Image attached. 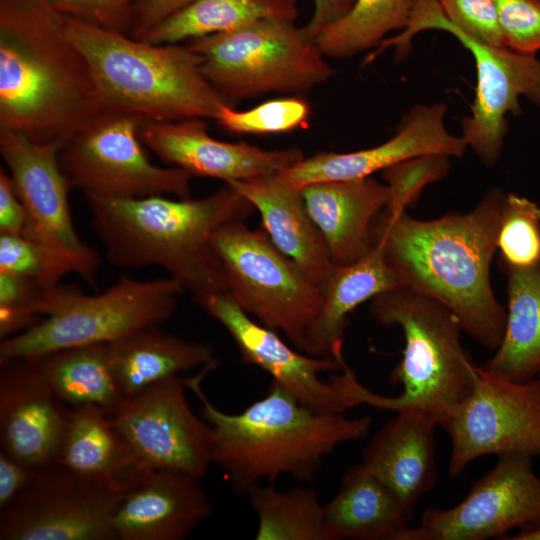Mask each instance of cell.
<instances>
[{
  "instance_id": "33",
  "label": "cell",
  "mask_w": 540,
  "mask_h": 540,
  "mask_svg": "<svg viewBox=\"0 0 540 540\" xmlns=\"http://www.w3.org/2000/svg\"><path fill=\"white\" fill-rule=\"evenodd\" d=\"M416 0H355L349 11L322 28L314 40L329 58L345 59L378 47L392 31L404 30Z\"/></svg>"
},
{
  "instance_id": "4",
  "label": "cell",
  "mask_w": 540,
  "mask_h": 540,
  "mask_svg": "<svg viewBox=\"0 0 540 540\" xmlns=\"http://www.w3.org/2000/svg\"><path fill=\"white\" fill-rule=\"evenodd\" d=\"M217 364L204 365L185 384L200 399L202 417L214 430L212 464L224 472L239 495L246 496L261 480L273 484L283 475L311 482L338 445L364 439L370 431L369 416L317 413L274 381L264 397L242 412L225 413L209 401L201 387Z\"/></svg>"
},
{
  "instance_id": "12",
  "label": "cell",
  "mask_w": 540,
  "mask_h": 540,
  "mask_svg": "<svg viewBox=\"0 0 540 540\" xmlns=\"http://www.w3.org/2000/svg\"><path fill=\"white\" fill-rule=\"evenodd\" d=\"M476 371L470 395L439 425L451 440L452 477L484 455L540 456V378L518 383Z\"/></svg>"
},
{
  "instance_id": "16",
  "label": "cell",
  "mask_w": 540,
  "mask_h": 540,
  "mask_svg": "<svg viewBox=\"0 0 540 540\" xmlns=\"http://www.w3.org/2000/svg\"><path fill=\"white\" fill-rule=\"evenodd\" d=\"M185 379L173 376L129 397L112 416L141 464L202 479L212 464L214 430L191 409Z\"/></svg>"
},
{
  "instance_id": "23",
  "label": "cell",
  "mask_w": 540,
  "mask_h": 540,
  "mask_svg": "<svg viewBox=\"0 0 540 540\" xmlns=\"http://www.w3.org/2000/svg\"><path fill=\"white\" fill-rule=\"evenodd\" d=\"M334 265H349L372 248L371 226L389 198L386 184L372 177L322 181L301 190Z\"/></svg>"
},
{
  "instance_id": "17",
  "label": "cell",
  "mask_w": 540,
  "mask_h": 540,
  "mask_svg": "<svg viewBox=\"0 0 540 540\" xmlns=\"http://www.w3.org/2000/svg\"><path fill=\"white\" fill-rule=\"evenodd\" d=\"M199 306L228 331L245 363L266 371L304 406L320 414H341L356 406L341 374L328 382L320 378L323 372L343 369V354L314 357L292 349L276 330L252 320L228 293L210 296Z\"/></svg>"
},
{
  "instance_id": "30",
  "label": "cell",
  "mask_w": 540,
  "mask_h": 540,
  "mask_svg": "<svg viewBox=\"0 0 540 540\" xmlns=\"http://www.w3.org/2000/svg\"><path fill=\"white\" fill-rule=\"evenodd\" d=\"M32 360L69 406L93 404L113 416L126 400L114 376L109 343L63 348Z\"/></svg>"
},
{
  "instance_id": "1",
  "label": "cell",
  "mask_w": 540,
  "mask_h": 540,
  "mask_svg": "<svg viewBox=\"0 0 540 540\" xmlns=\"http://www.w3.org/2000/svg\"><path fill=\"white\" fill-rule=\"evenodd\" d=\"M505 197L493 188L472 211L428 221L384 208L371 226L372 244L403 287L441 302L464 332L490 350L501 344L507 316L490 282Z\"/></svg>"
},
{
  "instance_id": "28",
  "label": "cell",
  "mask_w": 540,
  "mask_h": 540,
  "mask_svg": "<svg viewBox=\"0 0 540 540\" xmlns=\"http://www.w3.org/2000/svg\"><path fill=\"white\" fill-rule=\"evenodd\" d=\"M115 379L127 398L164 379L217 361L214 348L156 328L109 343Z\"/></svg>"
},
{
  "instance_id": "45",
  "label": "cell",
  "mask_w": 540,
  "mask_h": 540,
  "mask_svg": "<svg viewBox=\"0 0 540 540\" xmlns=\"http://www.w3.org/2000/svg\"><path fill=\"white\" fill-rule=\"evenodd\" d=\"M314 10L305 29L314 39L325 26L335 22L346 14L355 0H312Z\"/></svg>"
},
{
  "instance_id": "13",
  "label": "cell",
  "mask_w": 540,
  "mask_h": 540,
  "mask_svg": "<svg viewBox=\"0 0 540 540\" xmlns=\"http://www.w3.org/2000/svg\"><path fill=\"white\" fill-rule=\"evenodd\" d=\"M125 493L58 463L40 468L28 487L0 510V540H117L113 517Z\"/></svg>"
},
{
  "instance_id": "42",
  "label": "cell",
  "mask_w": 540,
  "mask_h": 540,
  "mask_svg": "<svg viewBox=\"0 0 540 540\" xmlns=\"http://www.w3.org/2000/svg\"><path fill=\"white\" fill-rule=\"evenodd\" d=\"M195 0H136L129 36L141 39L155 25Z\"/></svg>"
},
{
  "instance_id": "35",
  "label": "cell",
  "mask_w": 540,
  "mask_h": 540,
  "mask_svg": "<svg viewBox=\"0 0 540 540\" xmlns=\"http://www.w3.org/2000/svg\"><path fill=\"white\" fill-rule=\"evenodd\" d=\"M309 103L299 95L277 98L249 110L238 111L223 106L216 118L226 131L235 134H277L304 126L310 117Z\"/></svg>"
},
{
  "instance_id": "38",
  "label": "cell",
  "mask_w": 540,
  "mask_h": 540,
  "mask_svg": "<svg viewBox=\"0 0 540 540\" xmlns=\"http://www.w3.org/2000/svg\"><path fill=\"white\" fill-rule=\"evenodd\" d=\"M506 48L535 54L540 50V0H495Z\"/></svg>"
},
{
  "instance_id": "24",
  "label": "cell",
  "mask_w": 540,
  "mask_h": 540,
  "mask_svg": "<svg viewBox=\"0 0 540 540\" xmlns=\"http://www.w3.org/2000/svg\"><path fill=\"white\" fill-rule=\"evenodd\" d=\"M256 209L273 244L319 287L334 264L319 228L308 213L302 193L277 173L229 183Z\"/></svg>"
},
{
  "instance_id": "47",
  "label": "cell",
  "mask_w": 540,
  "mask_h": 540,
  "mask_svg": "<svg viewBox=\"0 0 540 540\" xmlns=\"http://www.w3.org/2000/svg\"><path fill=\"white\" fill-rule=\"evenodd\" d=\"M538 378H540V373H539V376H538Z\"/></svg>"
},
{
  "instance_id": "6",
  "label": "cell",
  "mask_w": 540,
  "mask_h": 540,
  "mask_svg": "<svg viewBox=\"0 0 540 540\" xmlns=\"http://www.w3.org/2000/svg\"><path fill=\"white\" fill-rule=\"evenodd\" d=\"M370 313L378 323L403 330V357L390 374L391 384L403 389L397 397L380 396L350 371L346 379L350 397L357 406L419 410L440 425L470 395L477 376V366L460 342L459 320L441 302L407 287L372 298Z\"/></svg>"
},
{
  "instance_id": "20",
  "label": "cell",
  "mask_w": 540,
  "mask_h": 540,
  "mask_svg": "<svg viewBox=\"0 0 540 540\" xmlns=\"http://www.w3.org/2000/svg\"><path fill=\"white\" fill-rule=\"evenodd\" d=\"M139 137L164 163L192 176L232 183L286 169L305 156L298 147L266 150L245 142L229 143L208 134L204 119L158 122L144 119Z\"/></svg>"
},
{
  "instance_id": "40",
  "label": "cell",
  "mask_w": 540,
  "mask_h": 540,
  "mask_svg": "<svg viewBox=\"0 0 540 540\" xmlns=\"http://www.w3.org/2000/svg\"><path fill=\"white\" fill-rule=\"evenodd\" d=\"M136 0H49L67 17L129 35Z\"/></svg>"
},
{
  "instance_id": "22",
  "label": "cell",
  "mask_w": 540,
  "mask_h": 540,
  "mask_svg": "<svg viewBox=\"0 0 540 540\" xmlns=\"http://www.w3.org/2000/svg\"><path fill=\"white\" fill-rule=\"evenodd\" d=\"M438 422L407 409L383 425L369 440L362 464L393 493L408 522L421 497L437 479L434 431Z\"/></svg>"
},
{
  "instance_id": "18",
  "label": "cell",
  "mask_w": 540,
  "mask_h": 540,
  "mask_svg": "<svg viewBox=\"0 0 540 540\" xmlns=\"http://www.w3.org/2000/svg\"><path fill=\"white\" fill-rule=\"evenodd\" d=\"M446 111L444 103L415 105L402 117L395 135L386 142L348 153H317L277 174L285 183L301 191L316 182L371 177L375 172L419 155L462 157L468 146L462 137L447 131L444 124Z\"/></svg>"
},
{
  "instance_id": "7",
  "label": "cell",
  "mask_w": 540,
  "mask_h": 540,
  "mask_svg": "<svg viewBox=\"0 0 540 540\" xmlns=\"http://www.w3.org/2000/svg\"><path fill=\"white\" fill-rule=\"evenodd\" d=\"M185 292L175 279L140 281L122 275L104 292L88 295L72 285L45 290L37 307L44 316L31 329L1 340L0 363L35 359L74 346L111 343L169 320Z\"/></svg>"
},
{
  "instance_id": "46",
  "label": "cell",
  "mask_w": 540,
  "mask_h": 540,
  "mask_svg": "<svg viewBox=\"0 0 540 540\" xmlns=\"http://www.w3.org/2000/svg\"><path fill=\"white\" fill-rule=\"evenodd\" d=\"M509 540H540V522L526 525L512 536L505 537Z\"/></svg>"
},
{
  "instance_id": "15",
  "label": "cell",
  "mask_w": 540,
  "mask_h": 540,
  "mask_svg": "<svg viewBox=\"0 0 540 540\" xmlns=\"http://www.w3.org/2000/svg\"><path fill=\"white\" fill-rule=\"evenodd\" d=\"M530 456H498L494 468L473 482L450 509L429 508L399 540H484L503 538L514 528L540 522V478Z\"/></svg>"
},
{
  "instance_id": "5",
  "label": "cell",
  "mask_w": 540,
  "mask_h": 540,
  "mask_svg": "<svg viewBox=\"0 0 540 540\" xmlns=\"http://www.w3.org/2000/svg\"><path fill=\"white\" fill-rule=\"evenodd\" d=\"M67 29L105 110L172 122L216 120L223 106H233L205 78L188 44H153L71 17Z\"/></svg>"
},
{
  "instance_id": "14",
  "label": "cell",
  "mask_w": 540,
  "mask_h": 540,
  "mask_svg": "<svg viewBox=\"0 0 540 540\" xmlns=\"http://www.w3.org/2000/svg\"><path fill=\"white\" fill-rule=\"evenodd\" d=\"M61 143H37L21 132L0 130V154L33 225V235L57 252L72 272L97 288L99 253L78 236L71 217V189L59 163Z\"/></svg>"
},
{
  "instance_id": "29",
  "label": "cell",
  "mask_w": 540,
  "mask_h": 540,
  "mask_svg": "<svg viewBox=\"0 0 540 540\" xmlns=\"http://www.w3.org/2000/svg\"><path fill=\"white\" fill-rule=\"evenodd\" d=\"M500 268L507 277L504 336L493 357L480 367L497 377L525 383L540 373V261L524 268Z\"/></svg>"
},
{
  "instance_id": "36",
  "label": "cell",
  "mask_w": 540,
  "mask_h": 540,
  "mask_svg": "<svg viewBox=\"0 0 540 540\" xmlns=\"http://www.w3.org/2000/svg\"><path fill=\"white\" fill-rule=\"evenodd\" d=\"M0 272L33 281L44 288L59 284L73 273L69 264L38 239L0 234Z\"/></svg>"
},
{
  "instance_id": "26",
  "label": "cell",
  "mask_w": 540,
  "mask_h": 540,
  "mask_svg": "<svg viewBox=\"0 0 540 540\" xmlns=\"http://www.w3.org/2000/svg\"><path fill=\"white\" fill-rule=\"evenodd\" d=\"M401 287L399 276L375 244L356 262L334 265L320 286L322 307L307 332L304 353L314 357L342 355L348 315L363 302Z\"/></svg>"
},
{
  "instance_id": "8",
  "label": "cell",
  "mask_w": 540,
  "mask_h": 540,
  "mask_svg": "<svg viewBox=\"0 0 540 540\" xmlns=\"http://www.w3.org/2000/svg\"><path fill=\"white\" fill-rule=\"evenodd\" d=\"M187 44L205 78L234 107L269 93H306L334 74L305 27L288 20L263 19Z\"/></svg>"
},
{
  "instance_id": "21",
  "label": "cell",
  "mask_w": 540,
  "mask_h": 540,
  "mask_svg": "<svg viewBox=\"0 0 540 540\" xmlns=\"http://www.w3.org/2000/svg\"><path fill=\"white\" fill-rule=\"evenodd\" d=\"M201 479L148 469L128 490L113 517L117 540H182L212 514Z\"/></svg>"
},
{
  "instance_id": "25",
  "label": "cell",
  "mask_w": 540,
  "mask_h": 540,
  "mask_svg": "<svg viewBox=\"0 0 540 540\" xmlns=\"http://www.w3.org/2000/svg\"><path fill=\"white\" fill-rule=\"evenodd\" d=\"M57 463L113 491L130 490L148 470L115 426L112 416L93 404L70 406Z\"/></svg>"
},
{
  "instance_id": "3",
  "label": "cell",
  "mask_w": 540,
  "mask_h": 540,
  "mask_svg": "<svg viewBox=\"0 0 540 540\" xmlns=\"http://www.w3.org/2000/svg\"><path fill=\"white\" fill-rule=\"evenodd\" d=\"M88 206L92 228L110 264L160 266L189 291L197 305L227 293L225 271L212 246L214 233L228 223L245 221L254 210L229 183L198 199L159 195Z\"/></svg>"
},
{
  "instance_id": "31",
  "label": "cell",
  "mask_w": 540,
  "mask_h": 540,
  "mask_svg": "<svg viewBox=\"0 0 540 540\" xmlns=\"http://www.w3.org/2000/svg\"><path fill=\"white\" fill-rule=\"evenodd\" d=\"M298 14V0H195L155 25L139 40L153 44L181 43L263 19L295 22Z\"/></svg>"
},
{
  "instance_id": "41",
  "label": "cell",
  "mask_w": 540,
  "mask_h": 540,
  "mask_svg": "<svg viewBox=\"0 0 540 540\" xmlns=\"http://www.w3.org/2000/svg\"><path fill=\"white\" fill-rule=\"evenodd\" d=\"M33 225L18 197L10 175L0 168V234L29 236Z\"/></svg>"
},
{
  "instance_id": "11",
  "label": "cell",
  "mask_w": 540,
  "mask_h": 540,
  "mask_svg": "<svg viewBox=\"0 0 540 540\" xmlns=\"http://www.w3.org/2000/svg\"><path fill=\"white\" fill-rule=\"evenodd\" d=\"M144 118L105 110L68 139L59 151L60 167L70 187L89 202L173 195L191 198L185 170L153 164L139 137Z\"/></svg>"
},
{
  "instance_id": "44",
  "label": "cell",
  "mask_w": 540,
  "mask_h": 540,
  "mask_svg": "<svg viewBox=\"0 0 540 540\" xmlns=\"http://www.w3.org/2000/svg\"><path fill=\"white\" fill-rule=\"evenodd\" d=\"M46 289L28 279L0 272V306L30 309L38 314L37 307Z\"/></svg>"
},
{
  "instance_id": "39",
  "label": "cell",
  "mask_w": 540,
  "mask_h": 540,
  "mask_svg": "<svg viewBox=\"0 0 540 540\" xmlns=\"http://www.w3.org/2000/svg\"><path fill=\"white\" fill-rule=\"evenodd\" d=\"M445 18L469 36L491 46L505 47L495 0H435Z\"/></svg>"
},
{
  "instance_id": "10",
  "label": "cell",
  "mask_w": 540,
  "mask_h": 540,
  "mask_svg": "<svg viewBox=\"0 0 540 540\" xmlns=\"http://www.w3.org/2000/svg\"><path fill=\"white\" fill-rule=\"evenodd\" d=\"M431 29L449 32L474 57L476 93L470 114L461 119V137L485 165L493 166L508 131L507 114H521L520 96L540 108V60L535 54L491 46L469 36L445 18L435 0H416L407 27L383 40L374 55L390 47L398 56L405 55L413 37Z\"/></svg>"
},
{
  "instance_id": "27",
  "label": "cell",
  "mask_w": 540,
  "mask_h": 540,
  "mask_svg": "<svg viewBox=\"0 0 540 540\" xmlns=\"http://www.w3.org/2000/svg\"><path fill=\"white\" fill-rule=\"evenodd\" d=\"M324 514L329 540H399L408 522L393 493L362 463L344 473Z\"/></svg>"
},
{
  "instance_id": "37",
  "label": "cell",
  "mask_w": 540,
  "mask_h": 540,
  "mask_svg": "<svg viewBox=\"0 0 540 540\" xmlns=\"http://www.w3.org/2000/svg\"><path fill=\"white\" fill-rule=\"evenodd\" d=\"M449 157L424 154L398 162L382 171L389 191L386 210L398 213L415 206L423 189L449 172Z\"/></svg>"
},
{
  "instance_id": "34",
  "label": "cell",
  "mask_w": 540,
  "mask_h": 540,
  "mask_svg": "<svg viewBox=\"0 0 540 540\" xmlns=\"http://www.w3.org/2000/svg\"><path fill=\"white\" fill-rule=\"evenodd\" d=\"M497 250L500 266L524 268L540 261V206L536 202L506 194Z\"/></svg>"
},
{
  "instance_id": "32",
  "label": "cell",
  "mask_w": 540,
  "mask_h": 540,
  "mask_svg": "<svg viewBox=\"0 0 540 540\" xmlns=\"http://www.w3.org/2000/svg\"><path fill=\"white\" fill-rule=\"evenodd\" d=\"M246 496L258 520L256 540H329L324 504L311 487L259 483Z\"/></svg>"
},
{
  "instance_id": "43",
  "label": "cell",
  "mask_w": 540,
  "mask_h": 540,
  "mask_svg": "<svg viewBox=\"0 0 540 540\" xmlns=\"http://www.w3.org/2000/svg\"><path fill=\"white\" fill-rule=\"evenodd\" d=\"M38 470L0 451V510L6 508L28 487Z\"/></svg>"
},
{
  "instance_id": "9",
  "label": "cell",
  "mask_w": 540,
  "mask_h": 540,
  "mask_svg": "<svg viewBox=\"0 0 540 540\" xmlns=\"http://www.w3.org/2000/svg\"><path fill=\"white\" fill-rule=\"evenodd\" d=\"M228 223L212 237L227 293L261 324L281 331L304 353L309 328L323 302L321 288L282 253L263 230Z\"/></svg>"
},
{
  "instance_id": "2",
  "label": "cell",
  "mask_w": 540,
  "mask_h": 540,
  "mask_svg": "<svg viewBox=\"0 0 540 540\" xmlns=\"http://www.w3.org/2000/svg\"><path fill=\"white\" fill-rule=\"evenodd\" d=\"M104 111L67 17L49 0H0V130L64 144Z\"/></svg>"
},
{
  "instance_id": "19",
  "label": "cell",
  "mask_w": 540,
  "mask_h": 540,
  "mask_svg": "<svg viewBox=\"0 0 540 540\" xmlns=\"http://www.w3.org/2000/svg\"><path fill=\"white\" fill-rule=\"evenodd\" d=\"M0 451L33 468L57 463L70 406L32 359L0 363Z\"/></svg>"
}]
</instances>
